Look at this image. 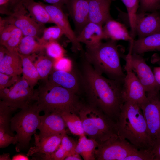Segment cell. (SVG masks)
Segmentation results:
<instances>
[{
  "instance_id": "cell-1",
  "label": "cell",
  "mask_w": 160,
  "mask_h": 160,
  "mask_svg": "<svg viewBox=\"0 0 160 160\" xmlns=\"http://www.w3.org/2000/svg\"><path fill=\"white\" fill-rule=\"evenodd\" d=\"M86 61L81 81L87 103L101 110L117 123L125 102L124 82L106 78Z\"/></svg>"
},
{
  "instance_id": "cell-2",
  "label": "cell",
  "mask_w": 160,
  "mask_h": 160,
  "mask_svg": "<svg viewBox=\"0 0 160 160\" xmlns=\"http://www.w3.org/2000/svg\"><path fill=\"white\" fill-rule=\"evenodd\" d=\"M117 124L119 136L127 140L137 149L153 153V145L142 110L138 104L130 101H125Z\"/></svg>"
},
{
  "instance_id": "cell-3",
  "label": "cell",
  "mask_w": 160,
  "mask_h": 160,
  "mask_svg": "<svg viewBox=\"0 0 160 160\" xmlns=\"http://www.w3.org/2000/svg\"><path fill=\"white\" fill-rule=\"evenodd\" d=\"M44 82L35 90L33 99L41 111L60 115L65 112L77 114L82 103L78 95L50 80Z\"/></svg>"
},
{
  "instance_id": "cell-4",
  "label": "cell",
  "mask_w": 160,
  "mask_h": 160,
  "mask_svg": "<svg viewBox=\"0 0 160 160\" xmlns=\"http://www.w3.org/2000/svg\"><path fill=\"white\" fill-rule=\"evenodd\" d=\"M85 57L86 60L100 73L106 74L109 79L124 82L125 74L116 41L101 42L95 47L87 48Z\"/></svg>"
},
{
  "instance_id": "cell-5",
  "label": "cell",
  "mask_w": 160,
  "mask_h": 160,
  "mask_svg": "<svg viewBox=\"0 0 160 160\" xmlns=\"http://www.w3.org/2000/svg\"><path fill=\"white\" fill-rule=\"evenodd\" d=\"M77 114L81 120L85 135L98 144L118 135L117 123L100 108L82 102Z\"/></svg>"
},
{
  "instance_id": "cell-6",
  "label": "cell",
  "mask_w": 160,
  "mask_h": 160,
  "mask_svg": "<svg viewBox=\"0 0 160 160\" xmlns=\"http://www.w3.org/2000/svg\"><path fill=\"white\" fill-rule=\"evenodd\" d=\"M41 112L36 102L31 103L12 117L10 127L12 132H16L18 139L16 148L17 151L29 145L32 135L38 129Z\"/></svg>"
},
{
  "instance_id": "cell-7",
  "label": "cell",
  "mask_w": 160,
  "mask_h": 160,
  "mask_svg": "<svg viewBox=\"0 0 160 160\" xmlns=\"http://www.w3.org/2000/svg\"><path fill=\"white\" fill-rule=\"evenodd\" d=\"M147 97L140 107L154 146L160 143V92L146 93Z\"/></svg>"
},
{
  "instance_id": "cell-8",
  "label": "cell",
  "mask_w": 160,
  "mask_h": 160,
  "mask_svg": "<svg viewBox=\"0 0 160 160\" xmlns=\"http://www.w3.org/2000/svg\"><path fill=\"white\" fill-rule=\"evenodd\" d=\"M137 149L118 135L99 144L95 150L96 160H124Z\"/></svg>"
},
{
  "instance_id": "cell-9",
  "label": "cell",
  "mask_w": 160,
  "mask_h": 160,
  "mask_svg": "<svg viewBox=\"0 0 160 160\" xmlns=\"http://www.w3.org/2000/svg\"><path fill=\"white\" fill-rule=\"evenodd\" d=\"M34 91L26 80L22 77L19 78L11 87L0 90V98L14 111L21 109L31 103Z\"/></svg>"
},
{
  "instance_id": "cell-10",
  "label": "cell",
  "mask_w": 160,
  "mask_h": 160,
  "mask_svg": "<svg viewBox=\"0 0 160 160\" xmlns=\"http://www.w3.org/2000/svg\"><path fill=\"white\" fill-rule=\"evenodd\" d=\"M8 16L4 19L6 23L19 28L24 36H32L38 40L45 28L44 25L39 24L32 18L22 4L14 7Z\"/></svg>"
},
{
  "instance_id": "cell-11",
  "label": "cell",
  "mask_w": 160,
  "mask_h": 160,
  "mask_svg": "<svg viewBox=\"0 0 160 160\" xmlns=\"http://www.w3.org/2000/svg\"><path fill=\"white\" fill-rule=\"evenodd\" d=\"M131 53L129 51L125 58L126 73L124 80L123 95L125 102L131 101L140 106L147 97L146 92L132 68Z\"/></svg>"
},
{
  "instance_id": "cell-12",
  "label": "cell",
  "mask_w": 160,
  "mask_h": 160,
  "mask_svg": "<svg viewBox=\"0 0 160 160\" xmlns=\"http://www.w3.org/2000/svg\"><path fill=\"white\" fill-rule=\"evenodd\" d=\"M130 59L132 68L146 93L160 92L153 71L142 55L131 53Z\"/></svg>"
},
{
  "instance_id": "cell-13",
  "label": "cell",
  "mask_w": 160,
  "mask_h": 160,
  "mask_svg": "<svg viewBox=\"0 0 160 160\" xmlns=\"http://www.w3.org/2000/svg\"><path fill=\"white\" fill-rule=\"evenodd\" d=\"M43 4L54 23L61 28L64 35L71 43L72 51L76 52L80 50L81 46L80 43L77 41L76 35L72 29L62 8L52 4Z\"/></svg>"
},
{
  "instance_id": "cell-14",
  "label": "cell",
  "mask_w": 160,
  "mask_h": 160,
  "mask_svg": "<svg viewBox=\"0 0 160 160\" xmlns=\"http://www.w3.org/2000/svg\"><path fill=\"white\" fill-rule=\"evenodd\" d=\"M160 31V13L137 12L135 23L136 34L141 38Z\"/></svg>"
},
{
  "instance_id": "cell-15",
  "label": "cell",
  "mask_w": 160,
  "mask_h": 160,
  "mask_svg": "<svg viewBox=\"0 0 160 160\" xmlns=\"http://www.w3.org/2000/svg\"><path fill=\"white\" fill-rule=\"evenodd\" d=\"M66 125L62 116L55 113L44 114L40 116L38 127L40 138L66 133Z\"/></svg>"
},
{
  "instance_id": "cell-16",
  "label": "cell",
  "mask_w": 160,
  "mask_h": 160,
  "mask_svg": "<svg viewBox=\"0 0 160 160\" xmlns=\"http://www.w3.org/2000/svg\"><path fill=\"white\" fill-rule=\"evenodd\" d=\"M66 5L78 35L89 22L88 2L87 0H69Z\"/></svg>"
},
{
  "instance_id": "cell-17",
  "label": "cell",
  "mask_w": 160,
  "mask_h": 160,
  "mask_svg": "<svg viewBox=\"0 0 160 160\" xmlns=\"http://www.w3.org/2000/svg\"><path fill=\"white\" fill-rule=\"evenodd\" d=\"M66 133L55 135L40 138L38 135L34 134L35 144L30 148L27 154L31 156L36 154L44 155H50L59 148L63 135Z\"/></svg>"
},
{
  "instance_id": "cell-18",
  "label": "cell",
  "mask_w": 160,
  "mask_h": 160,
  "mask_svg": "<svg viewBox=\"0 0 160 160\" xmlns=\"http://www.w3.org/2000/svg\"><path fill=\"white\" fill-rule=\"evenodd\" d=\"M79 43L85 44L87 48H91L97 46L105 39L102 26L89 22L77 36Z\"/></svg>"
},
{
  "instance_id": "cell-19",
  "label": "cell",
  "mask_w": 160,
  "mask_h": 160,
  "mask_svg": "<svg viewBox=\"0 0 160 160\" xmlns=\"http://www.w3.org/2000/svg\"><path fill=\"white\" fill-rule=\"evenodd\" d=\"M89 5V20L102 26L113 19L110 13L112 0H87Z\"/></svg>"
},
{
  "instance_id": "cell-20",
  "label": "cell",
  "mask_w": 160,
  "mask_h": 160,
  "mask_svg": "<svg viewBox=\"0 0 160 160\" xmlns=\"http://www.w3.org/2000/svg\"><path fill=\"white\" fill-rule=\"evenodd\" d=\"M130 43L132 54L142 55L149 52H160V31Z\"/></svg>"
},
{
  "instance_id": "cell-21",
  "label": "cell",
  "mask_w": 160,
  "mask_h": 160,
  "mask_svg": "<svg viewBox=\"0 0 160 160\" xmlns=\"http://www.w3.org/2000/svg\"><path fill=\"white\" fill-rule=\"evenodd\" d=\"M51 73L50 80L77 95L79 93L80 81L73 72L55 70Z\"/></svg>"
},
{
  "instance_id": "cell-22",
  "label": "cell",
  "mask_w": 160,
  "mask_h": 160,
  "mask_svg": "<svg viewBox=\"0 0 160 160\" xmlns=\"http://www.w3.org/2000/svg\"><path fill=\"white\" fill-rule=\"evenodd\" d=\"M0 72L12 76H18L22 73V61L17 51H8L0 61Z\"/></svg>"
},
{
  "instance_id": "cell-23",
  "label": "cell",
  "mask_w": 160,
  "mask_h": 160,
  "mask_svg": "<svg viewBox=\"0 0 160 160\" xmlns=\"http://www.w3.org/2000/svg\"><path fill=\"white\" fill-rule=\"evenodd\" d=\"M103 29L105 39L132 42L134 40L125 25L112 19L105 24Z\"/></svg>"
},
{
  "instance_id": "cell-24",
  "label": "cell",
  "mask_w": 160,
  "mask_h": 160,
  "mask_svg": "<svg viewBox=\"0 0 160 160\" xmlns=\"http://www.w3.org/2000/svg\"><path fill=\"white\" fill-rule=\"evenodd\" d=\"M24 6L30 15L39 24L44 25L45 24L54 23L43 3L32 0Z\"/></svg>"
},
{
  "instance_id": "cell-25",
  "label": "cell",
  "mask_w": 160,
  "mask_h": 160,
  "mask_svg": "<svg viewBox=\"0 0 160 160\" xmlns=\"http://www.w3.org/2000/svg\"><path fill=\"white\" fill-rule=\"evenodd\" d=\"M98 145L95 140L87 138L85 135H82L79 136L75 152L84 160H95V152Z\"/></svg>"
},
{
  "instance_id": "cell-26",
  "label": "cell",
  "mask_w": 160,
  "mask_h": 160,
  "mask_svg": "<svg viewBox=\"0 0 160 160\" xmlns=\"http://www.w3.org/2000/svg\"><path fill=\"white\" fill-rule=\"evenodd\" d=\"M19 54L22 61V77L27 81L31 87L34 88L40 78L32 61V57L31 55Z\"/></svg>"
},
{
  "instance_id": "cell-27",
  "label": "cell",
  "mask_w": 160,
  "mask_h": 160,
  "mask_svg": "<svg viewBox=\"0 0 160 160\" xmlns=\"http://www.w3.org/2000/svg\"><path fill=\"white\" fill-rule=\"evenodd\" d=\"M35 38L29 36H23L17 49L20 54L29 55L41 52L44 50V47L37 41Z\"/></svg>"
},
{
  "instance_id": "cell-28",
  "label": "cell",
  "mask_w": 160,
  "mask_h": 160,
  "mask_svg": "<svg viewBox=\"0 0 160 160\" xmlns=\"http://www.w3.org/2000/svg\"><path fill=\"white\" fill-rule=\"evenodd\" d=\"M43 52L38 56L34 63V65L40 76V79L44 81L48 80L49 75L53 68L54 59L52 60L47 55L43 54Z\"/></svg>"
},
{
  "instance_id": "cell-29",
  "label": "cell",
  "mask_w": 160,
  "mask_h": 160,
  "mask_svg": "<svg viewBox=\"0 0 160 160\" xmlns=\"http://www.w3.org/2000/svg\"><path fill=\"white\" fill-rule=\"evenodd\" d=\"M61 116L71 133L79 136L85 135L81 120L78 114L65 112Z\"/></svg>"
},
{
  "instance_id": "cell-30",
  "label": "cell",
  "mask_w": 160,
  "mask_h": 160,
  "mask_svg": "<svg viewBox=\"0 0 160 160\" xmlns=\"http://www.w3.org/2000/svg\"><path fill=\"white\" fill-rule=\"evenodd\" d=\"M116 0H112L115 1ZM125 6L131 29L130 34L132 38L136 34L135 23L136 15L139 6V0H120Z\"/></svg>"
},
{
  "instance_id": "cell-31",
  "label": "cell",
  "mask_w": 160,
  "mask_h": 160,
  "mask_svg": "<svg viewBox=\"0 0 160 160\" xmlns=\"http://www.w3.org/2000/svg\"><path fill=\"white\" fill-rule=\"evenodd\" d=\"M14 111L2 100L0 102V128L12 136L15 135L11 130L10 124L11 115Z\"/></svg>"
},
{
  "instance_id": "cell-32",
  "label": "cell",
  "mask_w": 160,
  "mask_h": 160,
  "mask_svg": "<svg viewBox=\"0 0 160 160\" xmlns=\"http://www.w3.org/2000/svg\"><path fill=\"white\" fill-rule=\"evenodd\" d=\"M64 33L61 28L57 25L45 28L41 37L37 40L39 42L45 47L48 43L57 41L59 39Z\"/></svg>"
},
{
  "instance_id": "cell-33",
  "label": "cell",
  "mask_w": 160,
  "mask_h": 160,
  "mask_svg": "<svg viewBox=\"0 0 160 160\" xmlns=\"http://www.w3.org/2000/svg\"><path fill=\"white\" fill-rule=\"evenodd\" d=\"M47 55L54 60L63 57L65 51L61 45L57 41L47 43L45 46Z\"/></svg>"
},
{
  "instance_id": "cell-34",
  "label": "cell",
  "mask_w": 160,
  "mask_h": 160,
  "mask_svg": "<svg viewBox=\"0 0 160 160\" xmlns=\"http://www.w3.org/2000/svg\"><path fill=\"white\" fill-rule=\"evenodd\" d=\"M23 36L21 31L13 25L10 36L4 46L8 51H17V48Z\"/></svg>"
},
{
  "instance_id": "cell-35",
  "label": "cell",
  "mask_w": 160,
  "mask_h": 160,
  "mask_svg": "<svg viewBox=\"0 0 160 160\" xmlns=\"http://www.w3.org/2000/svg\"><path fill=\"white\" fill-rule=\"evenodd\" d=\"M137 12H153L160 9V0H139Z\"/></svg>"
},
{
  "instance_id": "cell-36",
  "label": "cell",
  "mask_w": 160,
  "mask_h": 160,
  "mask_svg": "<svg viewBox=\"0 0 160 160\" xmlns=\"http://www.w3.org/2000/svg\"><path fill=\"white\" fill-rule=\"evenodd\" d=\"M154 156L151 152L137 149L126 157L124 160H153Z\"/></svg>"
},
{
  "instance_id": "cell-37",
  "label": "cell",
  "mask_w": 160,
  "mask_h": 160,
  "mask_svg": "<svg viewBox=\"0 0 160 160\" xmlns=\"http://www.w3.org/2000/svg\"><path fill=\"white\" fill-rule=\"evenodd\" d=\"M77 143V142L65 133L62 137L60 146L68 153L69 156L75 152Z\"/></svg>"
},
{
  "instance_id": "cell-38",
  "label": "cell",
  "mask_w": 160,
  "mask_h": 160,
  "mask_svg": "<svg viewBox=\"0 0 160 160\" xmlns=\"http://www.w3.org/2000/svg\"><path fill=\"white\" fill-rule=\"evenodd\" d=\"M18 142V139L15 135L12 136L6 132L3 129L0 128V148H3L12 144Z\"/></svg>"
},
{
  "instance_id": "cell-39",
  "label": "cell",
  "mask_w": 160,
  "mask_h": 160,
  "mask_svg": "<svg viewBox=\"0 0 160 160\" xmlns=\"http://www.w3.org/2000/svg\"><path fill=\"white\" fill-rule=\"evenodd\" d=\"M53 68L55 70L70 71H71V61L63 57L54 60Z\"/></svg>"
},
{
  "instance_id": "cell-40",
  "label": "cell",
  "mask_w": 160,
  "mask_h": 160,
  "mask_svg": "<svg viewBox=\"0 0 160 160\" xmlns=\"http://www.w3.org/2000/svg\"><path fill=\"white\" fill-rule=\"evenodd\" d=\"M18 78L0 72V90L13 85Z\"/></svg>"
},
{
  "instance_id": "cell-41",
  "label": "cell",
  "mask_w": 160,
  "mask_h": 160,
  "mask_svg": "<svg viewBox=\"0 0 160 160\" xmlns=\"http://www.w3.org/2000/svg\"><path fill=\"white\" fill-rule=\"evenodd\" d=\"M13 26V25L6 23L3 29L0 30V45H5L10 36Z\"/></svg>"
},
{
  "instance_id": "cell-42",
  "label": "cell",
  "mask_w": 160,
  "mask_h": 160,
  "mask_svg": "<svg viewBox=\"0 0 160 160\" xmlns=\"http://www.w3.org/2000/svg\"><path fill=\"white\" fill-rule=\"evenodd\" d=\"M44 2L62 8L67 4L69 0H43Z\"/></svg>"
},
{
  "instance_id": "cell-43",
  "label": "cell",
  "mask_w": 160,
  "mask_h": 160,
  "mask_svg": "<svg viewBox=\"0 0 160 160\" xmlns=\"http://www.w3.org/2000/svg\"><path fill=\"white\" fill-rule=\"evenodd\" d=\"M32 0H11L7 5V7H10L9 10H11L14 7L19 4H21L24 5L27 3Z\"/></svg>"
},
{
  "instance_id": "cell-44",
  "label": "cell",
  "mask_w": 160,
  "mask_h": 160,
  "mask_svg": "<svg viewBox=\"0 0 160 160\" xmlns=\"http://www.w3.org/2000/svg\"><path fill=\"white\" fill-rule=\"evenodd\" d=\"M153 71L156 81L160 90V66L154 67Z\"/></svg>"
},
{
  "instance_id": "cell-45",
  "label": "cell",
  "mask_w": 160,
  "mask_h": 160,
  "mask_svg": "<svg viewBox=\"0 0 160 160\" xmlns=\"http://www.w3.org/2000/svg\"><path fill=\"white\" fill-rule=\"evenodd\" d=\"M81 156L79 153L74 152L66 157L64 160H81Z\"/></svg>"
},
{
  "instance_id": "cell-46",
  "label": "cell",
  "mask_w": 160,
  "mask_h": 160,
  "mask_svg": "<svg viewBox=\"0 0 160 160\" xmlns=\"http://www.w3.org/2000/svg\"><path fill=\"white\" fill-rule=\"evenodd\" d=\"M153 160H160V143L153 152Z\"/></svg>"
},
{
  "instance_id": "cell-47",
  "label": "cell",
  "mask_w": 160,
  "mask_h": 160,
  "mask_svg": "<svg viewBox=\"0 0 160 160\" xmlns=\"http://www.w3.org/2000/svg\"><path fill=\"white\" fill-rule=\"evenodd\" d=\"M12 160H28L29 159L27 156L22 154H18L13 156Z\"/></svg>"
},
{
  "instance_id": "cell-48",
  "label": "cell",
  "mask_w": 160,
  "mask_h": 160,
  "mask_svg": "<svg viewBox=\"0 0 160 160\" xmlns=\"http://www.w3.org/2000/svg\"><path fill=\"white\" fill-rule=\"evenodd\" d=\"M8 49L4 46L0 45V61L3 58L8 52Z\"/></svg>"
},
{
  "instance_id": "cell-49",
  "label": "cell",
  "mask_w": 160,
  "mask_h": 160,
  "mask_svg": "<svg viewBox=\"0 0 160 160\" xmlns=\"http://www.w3.org/2000/svg\"><path fill=\"white\" fill-rule=\"evenodd\" d=\"M151 62L152 63H156L160 66V56L154 55L152 58Z\"/></svg>"
},
{
  "instance_id": "cell-50",
  "label": "cell",
  "mask_w": 160,
  "mask_h": 160,
  "mask_svg": "<svg viewBox=\"0 0 160 160\" xmlns=\"http://www.w3.org/2000/svg\"><path fill=\"white\" fill-rule=\"evenodd\" d=\"M0 160H12V159L10 158V154L9 153H4L0 155Z\"/></svg>"
},
{
  "instance_id": "cell-51",
  "label": "cell",
  "mask_w": 160,
  "mask_h": 160,
  "mask_svg": "<svg viewBox=\"0 0 160 160\" xmlns=\"http://www.w3.org/2000/svg\"><path fill=\"white\" fill-rule=\"evenodd\" d=\"M11 0H0V8L6 7Z\"/></svg>"
},
{
  "instance_id": "cell-52",
  "label": "cell",
  "mask_w": 160,
  "mask_h": 160,
  "mask_svg": "<svg viewBox=\"0 0 160 160\" xmlns=\"http://www.w3.org/2000/svg\"><path fill=\"white\" fill-rule=\"evenodd\" d=\"M159 12L160 13V10L159 11Z\"/></svg>"
}]
</instances>
